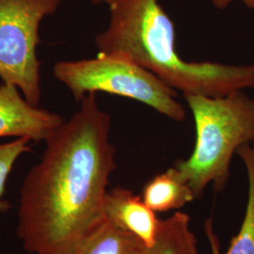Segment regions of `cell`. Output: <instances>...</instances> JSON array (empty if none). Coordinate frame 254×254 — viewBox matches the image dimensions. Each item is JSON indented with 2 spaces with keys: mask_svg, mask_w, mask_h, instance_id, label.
<instances>
[{
  "mask_svg": "<svg viewBox=\"0 0 254 254\" xmlns=\"http://www.w3.org/2000/svg\"><path fill=\"white\" fill-rule=\"evenodd\" d=\"M97 93L46 137L41 161L20 191L17 236L29 254H72L106 221L105 199L116 170L111 119Z\"/></svg>",
  "mask_w": 254,
  "mask_h": 254,
  "instance_id": "cell-1",
  "label": "cell"
},
{
  "mask_svg": "<svg viewBox=\"0 0 254 254\" xmlns=\"http://www.w3.org/2000/svg\"><path fill=\"white\" fill-rule=\"evenodd\" d=\"M110 13L109 27L95 38L101 54L126 55L184 95L220 97L254 89V64L184 61L174 24L158 0H116Z\"/></svg>",
  "mask_w": 254,
  "mask_h": 254,
  "instance_id": "cell-2",
  "label": "cell"
},
{
  "mask_svg": "<svg viewBox=\"0 0 254 254\" xmlns=\"http://www.w3.org/2000/svg\"><path fill=\"white\" fill-rule=\"evenodd\" d=\"M195 128L194 150L174 167L190 185L196 198L212 184L221 192L227 186L230 165L241 146L254 141V99L244 91L225 96L184 95Z\"/></svg>",
  "mask_w": 254,
  "mask_h": 254,
  "instance_id": "cell-3",
  "label": "cell"
},
{
  "mask_svg": "<svg viewBox=\"0 0 254 254\" xmlns=\"http://www.w3.org/2000/svg\"><path fill=\"white\" fill-rule=\"evenodd\" d=\"M53 73L76 102L90 92H106L140 102L176 122L187 116L178 91L126 55L99 53L93 59L60 62Z\"/></svg>",
  "mask_w": 254,
  "mask_h": 254,
  "instance_id": "cell-4",
  "label": "cell"
},
{
  "mask_svg": "<svg viewBox=\"0 0 254 254\" xmlns=\"http://www.w3.org/2000/svg\"><path fill=\"white\" fill-rule=\"evenodd\" d=\"M61 1L0 0V78L16 86L34 106L42 96V63L37 56L40 25L54 14Z\"/></svg>",
  "mask_w": 254,
  "mask_h": 254,
  "instance_id": "cell-5",
  "label": "cell"
},
{
  "mask_svg": "<svg viewBox=\"0 0 254 254\" xmlns=\"http://www.w3.org/2000/svg\"><path fill=\"white\" fill-rule=\"evenodd\" d=\"M58 113L30 104L11 84L0 85V137H27L46 140L56 128L64 124Z\"/></svg>",
  "mask_w": 254,
  "mask_h": 254,
  "instance_id": "cell-6",
  "label": "cell"
},
{
  "mask_svg": "<svg viewBox=\"0 0 254 254\" xmlns=\"http://www.w3.org/2000/svg\"><path fill=\"white\" fill-rule=\"evenodd\" d=\"M105 216L109 222L136 236L148 247L154 244L161 220L140 196L121 187L108 190Z\"/></svg>",
  "mask_w": 254,
  "mask_h": 254,
  "instance_id": "cell-7",
  "label": "cell"
},
{
  "mask_svg": "<svg viewBox=\"0 0 254 254\" xmlns=\"http://www.w3.org/2000/svg\"><path fill=\"white\" fill-rule=\"evenodd\" d=\"M236 154L244 164L248 177L245 215L240 230L232 239L226 253L220 252V244L214 231L213 219L209 218L206 220L204 231L212 254H254V141L238 148Z\"/></svg>",
  "mask_w": 254,
  "mask_h": 254,
  "instance_id": "cell-8",
  "label": "cell"
},
{
  "mask_svg": "<svg viewBox=\"0 0 254 254\" xmlns=\"http://www.w3.org/2000/svg\"><path fill=\"white\" fill-rule=\"evenodd\" d=\"M128 254H200L190 217L179 211L160 220L154 244L148 247L138 239Z\"/></svg>",
  "mask_w": 254,
  "mask_h": 254,
  "instance_id": "cell-9",
  "label": "cell"
},
{
  "mask_svg": "<svg viewBox=\"0 0 254 254\" xmlns=\"http://www.w3.org/2000/svg\"><path fill=\"white\" fill-rule=\"evenodd\" d=\"M141 198L154 212L182 208L196 199L190 185L174 166L148 182Z\"/></svg>",
  "mask_w": 254,
  "mask_h": 254,
  "instance_id": "cell-10",
  "label": "cell"
},
{
  "mask_svg": "<svg viewBox=\"0 0 254 254\" xmlns=\"http://www.w3.org/2000/svg\"><path fill=\"white\" fill-rule=\"evenodd\" d=\"M137 240L136 236L106 219L72 254H128Z\"/></svg>",
  "mask_w": 254,
  "mask_h": 254,
  "instance_id": "cell-11",
  "label": "cell"
},
{
  "mask_svg": "<svg viewBox=\"0 0 254 254\" xmlns=\"http://www.w3.org/2000/svg\"><path fill=\"white\" fill-rule=\"evenodd\" d=\"M30 139L19 137L13 141L0 144V200L9 173L19 157L30 151Z\"/></svg>",
  "mask_w": 254,
  "mask_h": 254,
  "instance_id": "cell-12",
  "label": "cell"
},
{
  "mask_svg": "<svg viewBox=\"0 0 254 254\" xmlns=\"http://www.w3.org/2000/svg\"><path fill=\"white\" fill-rule=\"evenodd\" d=\"M213 5L219 9H225L234 0H211ZM248 8H254V0H241Z\"/></svg>",
  "mask_w": 254,
  "mask_h": 254,
  "instance_id": "cell-13",
  "label": "cell"
},
{
  "mask_svg": "<svg viewBox=\"0 0 254 254\" xmlns=\"http://www.w3.org/2000/svg\"><path fill=\"white\" fill-rule=\"evenodd\" d=\"M92 4L94 5H100V4H106L109 7V9L114 5L116 0H90Z\"/></svg>",
  "mask_w": 254,
  "mask_h": 254,
  "instance_id": "cell-14",
  "label": "cell"
}]
</instances>
